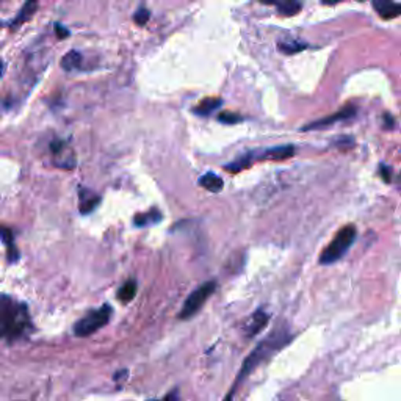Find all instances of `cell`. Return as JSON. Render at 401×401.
<instances>
[{
	"mask_svg": "<svg viewBox=\"0 0 401 401\" xmlns=\"http://www.w3.org/2000/svg\"><path fill=\"white\" fill-rule=\"evenodd\" d=\"M154 401H181L179 391H177V389H174V391H171L163 400H154Z\"/></svg>",
	"mask_w": 401,
	"mask_h": 401,
	"instance_id": "484cf974",
	"label": "cell"
},
{
	"mask_svg": "<svg viewBox=\"0 0 401 401\" xmlns=\"http://www.w3.org/2000/svg\"><path fill=\"white\" fill-rule=\"evenodd\" d=\"M268 320H270V317H268L267 312H263V311L254 312V315L249 320L248 326H246V334H248V337H254L256 334H259V332L267 326Z\"/></svg>",
	"mask_w": 401,
	"mask_h": 401,
	"instance_id": "8fae6325",
	"label": "cell"
},
{
	"mask_svg": "<svg viewBox=\"0 0 401 401\" xmlns=\"http://www.w3.org/2000/svg\"><path fill=\"white\" fill-rule=\"evenodd\" d=\"M112 318V307L108 305H104L96 311H91L83 318H80L79 322L74 325V334L77 337H88L91 334H94L96 331H99L101 328L110 322Z\"/></svg>",
	"mask_w": 401,
	"mask_h": 401,
	"instance_id": "277c9868",
	"label": "cell"
},
{
	"mask_svg": "<svg viewBox=\"0 0 401 401\" xmlns=\"http://www.w3.org/2000/svg\"><path fill=\"white\" fill-rule=\"evenodd\" d=\"M251 163H253V154H246V156H242L237 160H234V162H231V165H226L225 169L229 171V173H240V171L248 168Z\"/></svg>",
	"mask_w": 401,
	"mask_h": 401,
	"instance_id": "ac0fdd59",
	"label": "cell"
},
{
	"mask_svg": "<svg viewBox=\"0 0 401 401\" xmlns=\"http://www.w3.org/2000/svg\"><path fill=\"white\" fill-rule=\"evenodd\" d=\"M373 8L382 19H393L401 16V3L389 2V0H378V2H373Z\"/></svg>",
	"mask_w": 401,
	"mask_h": 401,
	"instance_id": "9c48e42d",
	"label": "cell"
},
{
	"mask_svg": "<svg viewBox=\"0 0 401 401\" xmlns=\"http://www.w3.org/2000/svg\"><path fill=\"white\" fill-rule=\"evenodd\" d=\"M149 18H151V11H149L145 7H141V8L136 10V13L134 14L135 24H138V25H146Z\"/></svg>",
	"mask_w": 401,
	"mask_h": 401,
	"instance_id": "7402d4cb",
	"label": "cell"
},
{
	"mask_svg": "<svg viewBox=\"0 0 401 401\" xmlns=\"http://www.w3.org/2000/svg\"><path fill=\"white\" fill-rule=\"evenodd\" d=\"M0 238H2V242L5 243L8 249V262L13 263L19 259V253H18V248H16L14 245V237H13V232L10 231L7 227H0Z\"/></svg>",
	"mask_w": 401,
	"mask_h": 401,
	"instance_id": "4fadbf2b",
	"label": "cell"
},
{
	"mask_svg": "<svg viewBox=\"0 0 401 401\" xmlns=\"http://www.w3.org/2000/svg\"><path fill=\"white\" fill-rule=\"evenodd\" d=\"M221 104L223 101L218 97H207V99L200 101L196 107H193V113L198 114V116H209L216 108H220Z\"/></svg>",
	"mask_w": 401,
	"mask_h": 401,
	"instance_id": "7c38bea8",
	"label": "cell"
},
{
	"mask_svg": "<svg viewBox=\"0 0 401 401\" xmlns=\"http://www.w3.org/2000/svg\"><path fill=\"white\" fill-rule=\"evenodd\" d=\"M32 331L28 307L8 295H0V339L19 340Z\"/></svg>",
	"mask_w": 401,
	"mask_h": 401,
	"instance_id": "6da1fadb",
	"label": "cell"
},
{
	"mask_svg": "<svg viewBox=\"0 0 401 401\" xmlns=\"http://www.w3.org/2000/svg\"><path fill=\"white\" fill-rule=\"evenodd\" d=\"M199 185L205 188V190L212 192V193H218L223 190V187H225V182H223L221 177H218L216 174L207 173V174L200 176Z\"/></svg>",
	"mask_w": 401,
	"mask_h": 401,
	"instance_id": "5bb4252c",
	"label": "cell"
},
{
	"mask_svg": "<svg viewBox=\"0 0 401 401\" xmlns=\"http://www.w3.org/2000/svg\"><path fill=\"white\" fill-rule=\"evenodd\" d=\"M295 156V146L285 145V146H276L271 149H267L265 152L259 157L260 160H274V162H280V160H287Z\"/></svg>",
	"mask_w": 401,
	"mask_h": 401,
	"instance_id": "30bf717a",
	"label": "cell"
},
{
	"mask_svg": "<svg viewBox=\"0 0 401 401\" xmlns=\"http://www.w3.org/2000/svg\"><path fill=\"white\" fill-rule=\"evenodd\" d=\"M37 8H38V3L37 2H27L24 5V7L21 8L19 14L16 16V19L10 22V27H14L16 28V27H19L21 24H24V22L27 19L32 18L33 13H35V11H37Z\"/></svg>",
	"mask_w": 401,
	"mask_h": 401,
	"instance_id": "e0dca14e",
	"label": "cell"
},
{
	"mask_svg": "<svg viewBox=\"0 0 401 401\" xmlns=\"http://www.w3.org/2000/svg\"><path fill=\"white\" fill-rule=\"evenodd\" d=\"M136 295V282L135 280H127V282L123 284V287L118 291V298L121 302H129L135 298Z\"/></svg>",
	"mask_w": 401,
	"mask_h": 401,
	"instance_id": "d6986e66",
	"label": "cell"
},
{
	"mask_svg": "<svg viewBox=\"0 0 401 401\" xmlns=\"http://www.w3.org/2000/svg\"><path fill=\"white\" fill-rule=\"evenodd\" d=\"M101 203V196L96 194L93 190L90 188L80 187L79 190V210L82 215H88L93 212L97 205Z\"/></svg>",
	"mask_w": 401,
	"mask_h": 401,
	"instance_id": "ba28073f",
	"label": "cell"
},
{
	"mask_svg": "<svg viewBox=\"0 0 401 401\" xmlns=\"http://www.w3.org/2000/svg\"><path fill=\"white\" fill-rule=\"evenodd\" d=\"M218 119L221 123H225V124H237L240 121H243V118L240 116V114L237 113H231V112H225V113H221Z\"/></svg>",
	"mask_w": 401,
	"mask_h": 401,
	"instance_id": "603a6c76",
	"label": "cell"
},
{
	"mask_svg": "<svg viewBox=\"0 0 401 401\" xmlns=\"http://www.w3.org/2000/svg\"><path fill=\"white\" fill-rule=\"evenodd\" d=\"M3 71H5V63L2 59H0V79H2L3 76Z\"/></svg>",
	"mask_w": 401,
	"mask_h": 401,
	"instance_id": "83f0119b",
	"label": "cell"
},
{
	"mask_svg": "<svg viewBox=\"0 0 401 401\" xmlns=\"http://www.w3.org/2000/svg\"><path fill=\"white\" fill-rule=\"evenodd\" d=\"M278 48L280 52H284V54H296V52H301V50H305L306 44L298 43V41H282L278 44Z\"/></svg>",
	"mask_w": 401,
	"mask_h": 401,
	"instance_id": "44dd1931",
	"label": "cell"
},
{
	"mask_svg": "<svg viewBox=\"0 0 401 401\" xmlns=\"http://www.w3.org/2000/svg\"><path fill=\"white\" fill-rule=\"evenodd\" d=\"M162 221V214H160L158 210H151V212H146V214H138L134 218V223L136 227H145V226H151V225H156V223Z\"/></svg>",
	"mask_w": 401,
	"mask_h": 401,
	"instance_id": "2e32d148",
	"label": "cell"
},
{
	"mask_svg": "<svg viewBox=\"0 0 401 401\" xmlns=\"http://www.w3.org/2000/svg\"><path fill=\"white\" fill-rule=\"evenodd\" d=\"M55 33L60 39H66L68 37H70V30L61 24H55Z\"/></svg>",
	"mask_w": 401,
	"mask_h": 401,
	"instance_id": "cb8c5ba5",
	"label": "cell"
},
{
	"mask_svg": "<svg viewBox=\"0 0 401 401\" xmlns=\"http://www.w3.org/2000/svg\"><path fill=\"white\" fill-rule=\"evenodd\" d=\"M276 7L278 13L284 14V16H294L296 13H300L301 10V3L298 2H282V3H273Z\"/></svg>",
	"mask_w": 401,
	"mask_h": 401,
	"instance_id": "ffe728a7",
	"label": "cell"
},
{
	"mask_svg": "<svg viewBox=\"0 0 401 401\" xmlns=\"http://www.w3.org/2000/svg\"><path fill=\"white\" fill-rule=\"evenodd\" d=\"M356 227L354 226H345L342 227L334 240L326 246L323 254L320 256V263L323 265H331V263L337 262L347 254V251L351 248V245L356 240Z\"/></svg>",
	"mask_w": 401,
	"mask_h": 401,
	"instance_id": "3957f363",
	"label": "cell"
},
{
	"mask_svg": "<svg viewBox=\"0 0 401 401\" xmlns=\"http://www.w3.org/2000/svg\"><path fill=\"white\" fill-rule=\"evenodd\" d=\"M215 289H216L215 280H209V282H204L203 285H199V287L187 298L185 302H183L181 313H179V318L188 320V318L194 317V315H196L200 309H203V306L205 305V301H207L209 298L214 295Z\"/></svg>",
	"mask_w": 401,
	"mask_h": 401,
	"instance_id": "5b68a950",
	"label": "cell"
},
{
	"mask_svg": "<svg viewBox=\"0 0 401 401\" xmlns=\"http://www.w3.org/2000/svg\"><path fill=\"white\" fill-rule=\"evenodd\" d=\"M384 119H386V127H387V129H389V127H393V125H395V121H393V119H392L391 116H389V114H386V118H384Z\"/></svg>",
	"mask_w": 401,
	"mask_h": 401,
	"instance_id": "4316f807",
	"label": "cell"
},
{
	"mask_svg": "<svg viewBox=\"0 0 401 401\" xmlns=\"http://www.w3.org/2000/svg\"><path fill=\"white\" fill-rule=\"evenodd\" d=\"M380 173H381V177L384 179V182H391L392 179H391V168H389V166H386V165H381V168H380Z\"/></svg>",
	"mask_w": 401,
	"mask_h": 401,
	"instance_id": "d4e9b609",
	"label": "cell"
},
{
	"mask_svg": "<svg viewBox=\"0 0 401 401\" xmlns=\"http://www.w3.org/2000/svg\"><path fill=\"white\" fill-rule=\"evenodd\" d=\"M354 114H356V108H354V105H347V107L340 108L339 112H336V113L329 114V116H326V118H323V119H320V121H315V123H312V124L306 125V127H302V130L325 129V127H328V125H331L332 123L345 121V119L354 116Z\"/></svg>",
	"mask_w": 401,
	"mask_h": 401,
	"instance_id": "52a82bcc",
	"label": "cell"
},
{
	"mask_svg": "<svg viewBox=\"0 0 401 401\" xmlns=\"http://www.w3.org/2000/svg\"><path fill=\"white\" fill-rule=\"evenodd\" d=\"M50 152H52V162L55 166L63 169H72L76 166V156L70 145L61 140L50 143Z\"/></svg>",
	"mask_w": 401,
	"mask_h": 401,
	"instance_id": "8992f818",
	"label": "cell"
},
{
	"mask_svg": "<svg viewBox=\"0 0 401 401\" xmlns=\"http://www.w3.org/2000/svg\"><path fill=\"white\" fill-rule=\"evenodd\" d=\"M290 340H291V336L289 334L287 331H285V328L274 329L271 332V336H268L265 340H262L259 345L254 348V351L245 359L242 369H240L238 375L236 378V382H234L231 391L227 392L225 401H232L234 393H236V391L238 389L240 384L243 382V380H246V378L251 375V371H253L256 367H259L263 360L270 358L271 354H274L276 351H279L280 348L287 345Z\"/></svg>",
	"mask_w": 401,
	"mask_h": 401,
	"instance_id": "7a4b0ae2",
	"label": "cell"
},
{
	"mask_svg": "<svg viewBox=\"0 0 401 401\" xmlns=\"http://www.w3.org/2000/svg\"><path fill=\"white\" fill-rule=\"evenodd\" d=\"M83 56L79 50H70L65 56L61 59V68L65 71H77L82 68Z\"/></svg>",
	"mask_w": 401,
	"mask_h": 401,
	"instance_id": "9a60e30c",
	"label": "cell"
}]
</instances>
